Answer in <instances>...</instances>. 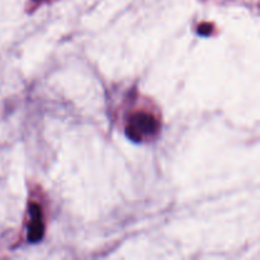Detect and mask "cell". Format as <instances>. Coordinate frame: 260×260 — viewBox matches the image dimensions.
Segmentation results:
<instances>
[{"instance_id": "6da1fadb", "label": "cell", "mask_w": 260, "mask_h": 260, "mask_svg": "<svg viewBox=\"0 0 260 260\" xmlns=\"http://www.w3.org/2000/svg\"><path fill=\"white\" fill-rule=\"evenodd\" d=\"M160 123L156 117L147 111H135L129 114L126 124V136L134 142H144L159 134Z\"/></svg>"}, {"instance_id": "7a4b0ae2", "label": "cell", "mask_w": 260, "mask_h": 260, "mask_svg": "<svg viewBox=\"0 0 260 260\" xmlns=\"http://www.w3.org/2000/svg\"><path fill=\"white\" fill-rule=\"evenodd\" d=\"M45 235V222H43L42 208L38 203H29V222H28V241L38 243Z\"/></svg>"}, {"instance_id": "3957f363", "label": "cell", "mask_w": 260, "mask_h": 260, "mask_svg": "<svg viewBox=\"0 0 260 260\" xmlns=\"http://www.w3.org/2000/svg\"><path fill=\"white\" fill-rule=\"evenodd\" d=\"M212 28L213 25L210 24V23H202V24L200 25V28H198V33H201V35L203 36H207L212 32Z\"/></svg>"}, {"instance_id": "277c9868", "label": "cell", "mask_w": 260, "mask_h": 260, "mask_svg": "<svg viewBox=\"0 0 260 260\" xmlns=\"http://www.w3.org/2000/svg\"><path fill=\"white\" fill-rule=\"evenodd\" d=\"M33 2H36V4H37V3H41V2H47V0H33Z\"/></svg>"}]
</instances>
